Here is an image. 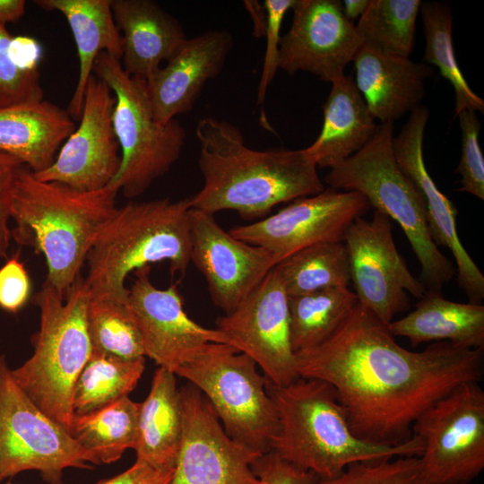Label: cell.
Here are the masks:
<instances>
[{
	"instance_id": "ffe728a7",
	"label": "cell",
	"mask_w": 484,
	"mask_h": 484,
	"mask_svg": "<svg viewBox=\"0 0 484 484\" xmlns=\"http://www.w3.org/2000/svg\"><path fill=\"white\" fill-rule=\"evenodd\" d=\"M428 118L429 111L422 105L411 112L401 132L393 138V154L425 201L432 239L436 246L447 247L454 257L459 286L470 303L480 304L484 298V275L459 238L454 205L436 187L425 165L423 138Z\"/></svg>"
},
{
	"instance_id": "5b68a950",
	"label": "cell",
	"mask_w": 484,
	"mask_h": 484,
	"mask_svg": "<svg viewBox=\"0 0 484 484\" xmlns=\"http://www.w3.org/2000/svg\"><path fill=\"white\" fill-rule=\"evenodd\" d=\"M189 198L130 202L117 207L98 232L84 278L91 295L127 300L129 273L167 262L184 275L190 264Z\"/></svg>"
},
{
	"instance_id": "e0dca14e",
	"label": "cell",
	"mask_w": 484,
	"mask_h": 484,
	"mask_svg": "<svg viewBox=\"0 0 484 484\" xmlns=\"http://www.w3.org/2000/svg\"><path fill=\"white\" fill-rule=\"evenodd\" d=\"M290 30L281 37L278 65L289 74L308 72L326 82L344 75L362 45L338 0H295Z\"/></svg>"
},
{
	"instance_id": "f1b7e54d",
	"label": "cell",
	"mask_w": 484,
	"mask_h": 484,
	"mask_svg": "<svg viewBox=\"0 0 484 484\" xmlns=\"http://www.w3.org/2000/svg\"><path fill=\"white\" fill-rule=\"evenodd\" d=\"M348 287H332L289 297L290 336L295 353L330 338L358 305Z\"/></svg>"
},
{
	"instance_id": "1f68e13d",
	"label": "cell",
	"mask_w": 484,
	"mask_h": 484,
	"mask_svg": "<svg viewBox=\"0 0 484 484\" xmlns=\"http://www.w3.org/2000/svg\"><path fill=\"white\" fill-rule=\"evenodd\" d=\"M289 297L332 287H348L350 267L343 241L305 247L275 266Z\"/></svg>"
},
{
	"instance_id": "3957f363",
	"label": "cell",
	"mask_w": 484,
	"mask_h": 484,
	"mask_svg": "<svg viewBox=\"0 0 484 484\" xmlns=\"http://www.w3.org/2000/svg\"><path fill=\"white\" fill-rule=\"evenodd\" d=\"M280 427L270 445L286 462L326 480L349 465L397 456H420L423 442L416 435L396 445H377L351 431L336 392L327 383L299 377L284 386L267 380Z\"/></svg>"
},
{
	"instance_id": "f546056e",
	"label": "cell",
	"mask_w": 484,
	"mask_h": 484,
	"mask_svg": "<svg viewBox=\"0 0 484 484\" xmlns=\"http://www.w3.org/2000/svg\"><path fill=\"white\" fill-rule=\"evenodd\" d=\"M139 408L126 396L96 411L73 414L69 432L100 463L115 462L135 445Z\"/></svg>"
},
{
	"instance_id": "83f0119b",
	"label": "cell",
	"mask_w": 484,
	"mask_h": 484,
	"mask_svg": "<svg viewBox=\"0 0 484 484\" xmlns=\"http://www.w3.org/2000/svg\"><path fill=\"white\" fill-rule=\"evenodd\" d=\"M387 326L393 336L407 338L412 346L436 341L484 349V307L450 301L432 290L426 291L412 312Z\"/></svg>"
},
{
	"instance_id": "74e56055",
	"label": "cell",
	"mask_w": 484,
	"mask_h": 484,
	"mask_svg": "<svg viewBox=\"0 0 484 484\" xmlns=\"http://www.w3.org/2000/svg\"><path fill=\"white\" fill-rule=\"evenodd\" d=\"M457 117L462 131V156L455 169L462 176L459 191L484 200V158L479 143L480 125L474 111L463 110Z\"/></svg>"
},
{
	"instance_id": "7402d4cb",
	"label": "cell",
	"mask_w": 484,
	"mask_h": 484,
	"mask_svg": "<svg viewBox=\"0 0 484 484\" xmlns=\"http://www.w3.org/2000/svg\"><path fill=\"white\" fill-rule=\"evenodd\" d=\"M355 84L374 118L393 123L420 106L425 82L433 69L426 63L414 62L361 45L355 53Z\"/></svg>"
},
{
	"instance_id": "2e32d148",
	"label": "cell",
	"mask_w": 484,
	"mask_h": 484,
	"mask_svg": "<svg viewBox=\"0 0 484 484\" xmlns=\"http://www.w3.org/2000/svg\"><path fill=\"white\" fill-rule=\"evenodd\" d=\"M115 103L108 85L92 74L85 89L79 125L63 143L54 162L34 176L79 191L108 186L121 164L113 128Z\"/></svg>"
},
{
	"instance_id": "8992f818",
	"label": "cell",
	"mask_w": 484,
	"mask_h": 484,
	"mask_svg": "<svg viewBox=\"0 0 484 484\" xmlns=\"http://www.w3.org/2000/svg\"><path fill=\"white\" fill-rule=\"evenodd\" d=\"M91 297L81 275L65 293L46 281L33 296L39 310L34 352L12 375L30 399L69 431L75 382L92 351L86 324Z\"/></svg>"
},
{
	"instance_id": "7c38bea8",
	"label": "cell",
	"mask_w": 484,
	"mask_h": 484,
	"mask_svg": "<svg viewBox=\"0 0 484 484\" xmlns=\"http://www.w3.org/2000/svg\"><path fill=\"white\" fill-rule=\"evenodd\" d=\"M343 242L350 267V281L359 304L388 324L410 308L408 292L421 298L426 287L410 272L399 254L391 220L375 210L370 220L356 219Z\"/></svg>"
},
{
	"instance_id": "e575fe53",
	"label": "cell",
	"mask_w": 484,
	"mask_h": 484,
	"mask_svg": "<svg viewBox=\"0 0 484 484\" xmlns=\"http://www.w3.org/2000/svg\"><path fill=\"white\" fill-rule=\"evenodd\" d=\"M86 324L93 350L127 359L145 357L142 334L127 300L91 295Z\"/></svg>"
},
{
	"instance_id": "6da1fadb",
	"label": "cell",
	"mask_w": 484,
	"mask_h": 484,
	"mask_svg": "<svg viewBox=\"0 0 484 484\" xmlns=\"http://www.w3.org/2000/svg\"><path fill=\"white\" fill-rule=\"evenodd\" d=\"M484 349L449 341L422 351L400 346L386 324L359 303L320 345L296 353L300 377L329 384L352 433L386 445L412 436L416 419L464 382H480Z\"/></svg>"
},
{
	"instance_id": "9c48e42d",
	"label": "cell",
	"mask_w": 484,
	"mask_h": 484,
	"mask_svg": "<svg viewBox=\"0 0 484 484\" xmlns=\"http://www.w3.org/2000/svg\"><path fill=\"white\" fill-rule=\"evenodd\" d=\"M246 354L226 343L203 346L175 372L198 388L216 411L226 433L262 455L279 430L267 378Z\"/></svg>"
},
{
	"instance_id": "cb8c5ba5",
	"label": "cell",
	"mask_w": 484,
	"mask_h": 484,
	"mask_svg": "<svg viewBox=\"0 0 484 484\" xmlns=\"http://www.w3.org/2000/svg\"><path fill=\"white\" fill-rule=\"evenodd\" d=\"M75 127L68 110L48 100L0 107V151L40 172Z\"/></svg>"
},
{
	"instance_id": "8fae6325",
	"label": "cell",
	"mask_w": 484,
	"mask_h": 484,
	"mask_svg": "<svg viewBox=\"0 0 484 484\" xmlns=\"http://www.w3.org/2000/svg\"><path fill=\"white\" fill-rule=\"evenodd\" d=\"M412 434L423 442L419 456L433 484H469L484 468V391L464 382L427 409Z\"/></svg>"
},
{
	"instance_id": "d4e9b609",
	"label": "cell",
	"mask_w": 484,
	"mask_h": 484,
	"mask_svg": "<svg viewBox=\"0 0 484 484\" xmlns=\"http://www.w3.org/2000/svg\"><path fill=\"white\" fill-rule=\"evenodd\" d=\"M323 110L321 132L304 149L317 167L330 169L366 145L377 125L355 82L345 74L332 82Z\"/></svg>"
},
{
	"instance_id": "f6af8a7d",
	"label": "cell",
	"mask_w": 484,
	"mask_h": 484,
	"mask_svg": "<svg viewBox=\"0 0 484 484\" xmlns=\"http://www.w3.org/2000/svg\"><path fill=\"white\" fill-rule=\"evenodd\" d=\"M368 4L369 0H344L341 2L343 14L350 22H353L356 18L361 17Z\"/></svg>"
},
{
	"instance_id": "4fadbf2b",
	"label": "cell",
	"mask_w": 484,
	"mask_h": 484,
	"mask_svg": "<svg viewBox=\"0 0 484 484\" xmlns=\"http://www.w3.org/2000/svg\"><path fill=\"white\" fill-rule=\"evenodd\" d=\"M359 193L332 187L294 200L278 212L247 225L235 226L236 238L270 251L277 264L292 254L324 242L343 241L349 226L369 209Z\"/></svg>"
},
{
	"instance_id": "d590c367",
	"label": "cell",
	"mask_w": 484,
	"mask_h": 484,
	"mask_svg": "<svg viewBox=\"0 0 484 484\" xmlns=\"http://www.w3.org/2000/svg\"><path fill=\"white\" fill-rule=\"evenodd\" d=\"M37 62L22 61L17 40L0 25V107L43 100Z\"/></svg>"
},
{
	"instance_id": "9a60e30c",
	"label": "cell",
	"mask_w": 484,
	"mask_h": 484,
	"mask_svg": "<svg viewBox=\"0 0 484 484\" xmlns=\"http://www.w3.org/2000/svg\"><path fill=\"white\" fill-rule=\"evenodd\" d=\"M183 432L169 484H258L252 464L260 454L234 441L213 407L190 383L179 389Z\"/></svg>"
},
{
	"instance_id": "d6a6232c",
	"label": "cell",
	"mask_w": 484,
	"mask_h": 484,
	"mask_svg": "<svg viewBox=\"0 0 484 484\" xmlns=\"http://www.w3.org/2000/svg\"><path fill=\"white\" fill-rule=\"evenodd\" d=\"M426 47L423 60L438 67L442 76L455 92L454 114L463 110L484 112V100L469 86L464 78L453 44V14L448 4L423 2L420 9Z\"/></svg>"
},
{
	"instance_id": "5bb4252c",
	"label": "cell",
	"mask_w": 484,
	"mask_h": 484,
	"mask_svg": "<svg viewBox=\"0 0 484 484\" xmlns=\"http://www.w3.org/2000/svg\"><path fill=\"white\" fill-rule=\"evenodd\" d=\"M289 296L276 268L231 312L217 319L230 345L248 355L271 383L298 379L290 336Z\"/></svg>"
},
{
	"instance_id": "4316f807",
	"label": "cell",
	"mask_w": 484,
	"mask_h": 484,
	"mask_svg": "<svg viewBox=\"0 0 484 484\" xmlns=\"http://www.w3.org/2000/svg\"><path fill=\"white\" fill-rule=\"evenodd\" d=\"M112 0H36L46 11H56L66 19L73 36L79 58V74L68 112L79 120L85 89L97 56L106 52L119 59L122 38L114 20Z\"/></svg>"
},
{
	"instance_id": "8d00e7d4",
	"label": "cell",
	"mask_w": 484,
	"mask_h": 484,
	"mask_svg": "<svg viewBox=\"0 0 484 484\" xmlns=\"http://www.w3.org/2000/svg\"><path fill=\"white\" fill-rule=\"evenodd\" d=\"M315 484H433L419 456H397L349 465L339 475Z\"/></svg>"
},
{
	"instance_id": "7a4b0ae2",
	"label": "cell",
	"mask_w": 484,
	"mask_h": 484,
	"mask_svg": "<svg viewBox=\"0 0 484 484\" xmlns=\"http://www.w3.org/2000/svg\"><path fill=\"white\" fill-rule=\"evenodd\" d=\"M195 136L203 185L189 198L190 208L211 214L231 210L251 220L325 189L305 149L253 150L237 125L210 117L198 121Z\"/></svg>"
},
{
	"instance_id": "60d3db41",
	"label": "cell",
	"mask_w": 484,
	"mask_h": 484,
	"mask_svg": "<svg viewBox=\"0 0 484 484\" xmlns=\"http://www.w3.org/2000/svg\"><path fill=\"white\" fill-rule=\"evenodd\" d=\"M26 166L18 159L0 151V259L8 254L12 237L9 221L15 186Z\"/></svg>"
},
{
	"instance_id": "b9f144b4",
	"label": "cell",
	"mask_w": 484,
	"mask_h": 484,
	"mask_svg": "<svg viewBox=\"0 0 484 484\" xmlns=\"http://www.w3.org/2000/svg\"><path fill=\"white\" fill-rule=\"evenodd\" d=\"M258 484H315L318 478L281 458L272 451L260 455L252 464Z\"/></svg>"
},
{
	"instance_id": "52a82bcc",
	"label": "cell",
	"mask_w": 484,
	"mask_h": 484,
	"mask_svg": "<svg viewBox=\"0 0 484 484\" xmlns=\"http://www.w3.org/2000/svg\"><path fill=\"white\" fill-rule=\"evenodd\" d=\"M393 125H377L370 141L332 166L324 180L333 189L361 194L375 210L395 220L420 264L419 281L427 290L441 293L455 270L430 236L420 192L396 161Z\"/></svg>"
},
{
	"instance_id": "484cf974",
	"label": "cell",
	"mask_w": 484,
	"mask_h": 484,
	"mask_svg": "<svg viewBox=\"0 0 484 484\" xmlns=\"http://www.w3.org/2000/svg\"><path fill=\"white\" fill-rule=\"evenodd\" d=\"M183 432L177 376L161 367L153 375L149 394L140 402L136 461L158 471L175 469Z\"/></svg>"
},
{
	"instance_id": "ba28073f",
	"label": "cell",
	"mask_w": 484,
	"mask_h": 484,
	"mask_svg": "<svg viewBox=\"0 0 484 484\" xmlns=\"http://www.w3.org/2000/svg\"><path fill=\"white\" fill-rule=\"evenodd\" d=\"M92 73L106 82L116 97L113 128L121 164L109 186L128 199L143 194L178 160L186 132L178 120L165 125L153 116L146 80L129 75L119 58L101 52Z\"/></svg>"
},
{
	"instance_id": "30bf717a",
	"label": "cell",
	"mask_w": 484,
	"mask_h": 484,
	"mask_svg": "<svg viewBox=\"0 0 484 484\" xmlns=\"http://www.w3.org/2000/svg\"><path fill=\"white\" fill-rule=\"evenodd\" d=\"M99 460L62 425L40 410L12 375L0 355V483L37 471L49 484H64L65 470L92 469Z\"/></svg>"
},
{
	"instance_id": "4dcf8cb0",
	"label": "cell",
	"mask_w": 484,
	"mask_h": 484,
	"mask_svg": "<svg viewBox=\"0 0 484 484\" xmlns=\"http://www.w3.org/2000/svg\"><path fill=\"white\" fill-rule=\"evenodd\" d=\"M144 367L145 357L127 359L92 349L74 385L73 414L91 413L128 396Z\"/></svg>"
},
{
	"instance_id": "ac0fdd59",
	"label": "cell",
	"mask_w": 484,
	"mask_h": 484,
	"mask_svg": "<svg viewBox=\"0 0 484 484\" xmlns=\"http://www.w3.org/2000/svg\"><path fill=\"white\" fill-rule=\"evenodd\" d=\"M192 262L204 277L211 299L226 314L234 310L277 265L267 249L233 237L213 214L190 208Z\"/></svg>"
},
{
	"instance_id": "44dd1931",
	"label": "cell",
	"mask_w": 484,
	"mask_h": 484,
	"mask_svg": "<svg viewBox=\"0 0 484 484\" xmlns=\"http://www.w3.org/2000/svg\"><path fill=\"white\" fill-rule=\"evenodd\" d=\"M233 47L225 30L186 39L177 51L146 79V91L155 120L165 125L189 112L205 83L221 71Z\"/></svg>"
},
{
	"instance_id": "7dc6e473",
	"label": "cell",
	"mask_w": 484,
	"mask_h": 484,
	"mask_svg": "<svg viewBox=\"0 0 484 484\" xmlns=\"http://www.w3.org/2000/svg\"><path fill=\"white\" fill-rule=\"evenodd\" d=\"M5 484H13V483H11V482H7V483H5Z\"/></svg>"
},
{
	"instance_id": "ab89813d",
	"label": "cell",
	"mask_w": 484,
	"mask_h": 484,
	"mask_svg": "<svg viewBox=\"0 0 484 484\" xmlns=\"http://www.w3.org/2000/svg\"><path fill=\"white\" fill-rule=\"evenodd\" d=\"M30 295V278L17 252L0 268V308L17 314L27 304Z\"/></svg>"
},
{
	"instance_id": "277c9868",
	"label": "cell",
	"mask_w": 484,
	"mask_h": 484,
	"mask_svg": "<svg viewBox=\"0 0 484 484\" xmlns=\"http://www.w3.org/2000/svg\"><path fill=\"white\" fill-rule=\"evenodd\" d=\"M118 193L109 186L79 191L41 181L25 167L13 194L12 240L41 254L48 269L45 281L65 293L81 275L98 232L116 210Z\"/></svg>"
},
{
	"instance_id": "603a6c76",
	"label": "cell",
	"mask_w": 484,
	"mask_h": 484,
	"mask_svg": "<svg viewBox=\"0 0 484 484\" xmlns=\"http://www.w3.org/2000/svg\"><path fill=\"white\" fill-rule=\"evenodd\" d=\"M122 38L121 65L131 76L147 79L186 41L181 23L151 0H112Z\"/></svg>"
},
{
	"instance_id": "bcb514c9",
	"label": "cell",
	"mask_w": 484,
	"mask_h": 484,
	"mask_svg": "<svg viewBox=\"0 0 484 484\" xmlns=\"http://www.w3.org/2000/svg\"><path fill=\"white\" fill-rule=\"evenodd\" d=\"M174 470L166 471H157L154 476L143 484H169Z\"/></svg>"
},
{
	"instance_id": "d6986e66",
	"label": "cell",
	"mask_w": 484,
	"mask_h": 484,
	"mask_svg": "<svg viewBox=\"0 0 484 484\" xmlns=\"http://www.w3.org/2000/svg\"><path fill=\"white\" fill-rule=\"evenodd\" d=\"M151 266L134 272L127 302L140 329L144 356L175 374L203 346L211 342L229 344L219 329L202 326L184 310L177 284L155 287Z\"/></svg>"
},
{
	"instance_id": "7bdbcfd3",
	"label": "cell",
	"mask_w": 484,
	"mask_h": 484,
	"mask_svg": "<svg viewBox=\"0 0 484 484\" xmlns=\"http://www.w3.org/2000/svg\"><path fill=\"white\" fill-rule=\"evenodd\" d=\"M157 471L147 464L135 461L130 468L123 472L112 478L101 480L96 484H143Z\"/></svg>"
},
{
	"instance_id": "836d02e7",
	"label": "cell",
	"mask_w": 484,
	"mask_h": 484,
	"mask_svg": "<svg viewBox=\"0 0 484 484\" xmlns=\"http://www.w3.org/2000/svg\"><path fill=\"white\" fill-rule=\"evenodd\" d=\"M421 3L420 0H369L356 25L362 45L410 57Z\"/></svg>"
},
{
	"instance_id": "ee69618b",
	"label": "cell",
	"mask_w": 484,
	"mask_h": 484,
	"mask_svg": "<svg viewBox=\"0 0 484 484\" xmlns=\"http://www.w3.org/2000/svg\"><path fill=\"white\" fill-rule=\"evenodd\" d=\"M26 1L0 0V25L19 21L25 13Z\"/></svg>"
},
{
	"instance_id": "f35d334b",
	"label": "cell",
	"mask_w": 484,
	"mask_h": 484,
	"mask_svg": "<svg viewBox=\"0 0 484 484\" xmlns=\"http://www.w3.org/2000/svg\"><path fill=\"white\" fill-rule=\"evenodd\" d=\"M294 1L265 0L263 4L266 15L264 29L266 48L257 91V104L259 105L264 101L267 88L279 69L278 58L281 24L286 13L291 9Z\"/></svg>"
}]
</instances>
